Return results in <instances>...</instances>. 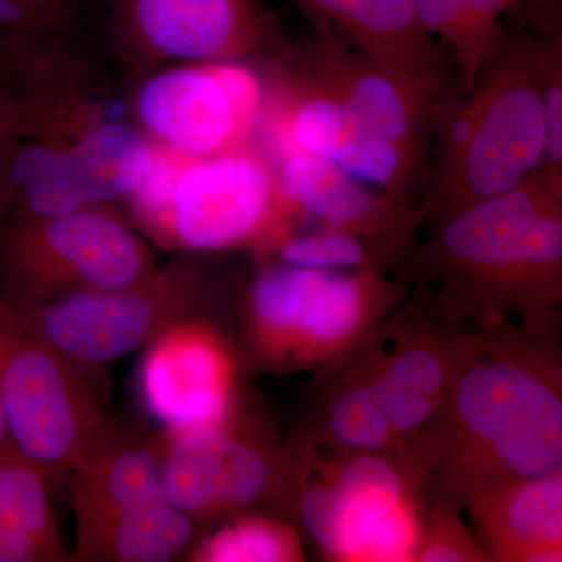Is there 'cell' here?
I'll return each mask as SVG.
<instances>
[{"mask_svg":"<svg viewBox=\"0 0 562 562\" xmlns=\"http://www.w3.org/2000/svg\"><path fill=\"white\" fill-rule=\"evenodd\" d=\"M546 116L530 33L506 25L468 91L452 85L436 109L428 195L446 220L543 169Z\"/></svg>","mask_w":562,"mask_h":562,"instance_id":"6da1fadb","label":"cell"},{"mask_svg":"<svg viewBox=\"0 0 562 562\" xmlns=\"http://www.w3.org/2000/svg\"><path fill=\"white\" fill-rule=\"evenodd\" d=\"M99 387L0 297V409L14 452L58 482L124 439Z\"/></svg>","mask_w":562,"mask_h":562,"instance_id":"7a4b0ae2","label":"cell"},{"mask_svg":"<svg viewBox=\"0 0 562 562\" xmlns=\"http://www.w3.org/2000/svg\"><path fill=\"white\" fill-rule=\"evenodd\" d=\"M155 268L149 246L110 206L0 228V297L16 312L74 292L117 290Z\"/></svg>","mask_w":562,"mask_h":562,"instance_id":"3957f363","label":"cell"},{"mask_svg":"<svg viewBox=\"0 0 562 562\" xmlns=\"http://www.w3.org/2000/svg\"><path fill=\"white\" fill-rule=\"evenodd\" d=\"M202 303L201 276L177 262L117 290L74 292L14 313L29 331L102 386L114 362L177 325L198 321Z\"/></svg>","mask_w":562,"mask_h":562,"instance_id":"277c9868","label":"cell"},{"mask_svg":"<svg viewBox=\"0 0 562 562\" xmlns=\"http://www.w3.org/2000/svg\"><path fill=\"white\" fill-rule=\"evenodd\" d=\"M155 147L139 127L103 121L69 143H29L11 169L14 203L25 220L127 201L154 166Z\"/></svg>","mask_w":562,"mask_h":562,"instance_id":"5b68a950","label":"cell"},{"mask_svg":"<svg viewBox=\"0 0 562 562\" xmlns=\"http://www.w3.org/2000/svg\"><path fill=\"white\" fill-rule=\"evenodd\" d=\"M283 199L276 162L250 143L211 157L184 158L149 235L179 250L228 249L254 238Z\"/></svg>","mask_w":562,"mask_h":562,"instance_id":"8992f818","label":"cell"},{"mask_svg":"<svg viewBox=\"0 0 562 562\" xmlns=\"http://www.w3.org/2000/svg\"><path fill=\"white\" fill-rule=\"evenodd\" d=\"M117 38L154 61L284 57L292 41L265 0H110Z\"/></svg>","mask_w":562,"mask_h":562,"instance_id":"52a82bcc","label":"cell"},{"mask_svg":"<svg viewBox=\"0 0 562 562\" xmlns=\"http://www.w3.org/2000/svg\"><path fill=\"white\" fill-rule=\"evenodd\" d=\"M133 106L157 146L203 158L249 144L262 91L254 74L233 63H183L144 81Z\"/></svg>","mask_w":562,"mask_h":562,"instance_id":"ba28073f","label":"cell"},{"mask_svg":"<svg viewBox=\"0 0 562 562\" xmlns=\"http://www.w3.org/2000/svg\"><path fill=\"white\" fill-rule=\"evenodd\" d=\"M561 203L562 173L542 169L516 190L449 217L439 255L476 277L554 276L562 258Z\"/></svg>","mask_w":562,"mask_h":562,"instance_id":"9c48e42d","label":"cell"},{"mask_svg":"<svg viewBox=\"0 0 562 562\" xmlns=\"http://www.w3.org/2000/svg\"><path fill=\"white\" fill-rule=\"evenodd\" d=\"M272 110V146L280 158L314 155L373 188L408 202L427 190L428 168L419 158L373 132L341 102L281 72Z\"/></svg>","mask_w":562,"mask_h":562,"instance_id":"30bf717a","label":"cell"},{"mask_svg":"<svg viewBox=\"0 0 562 562\" xmlns=\"http://www.w3.org/2000/svg\"><path fill=\"white\" fill-rule=\"evenodd\" d=\"M281 72L341 102L373 132L408 150L430 171L432 128L439 102L392 76L360 52L321 33L292 43Z\"/></svg>","mask_w":562,"mask_h":562,"instance_id":"8fae6325","label":"cell"},{"mask_svg":"<svg viewBox=\"0 0 562 562\" xmlns=\"http://www.w3.org/2000/svg\"><path fill=\"white\" fill-rule=\"evenodd\" d=\"M458 406L471 430L491 442L514 472L536 480L560 471V398L524 369L487 364L469 372Z\"/></svg>","mask_w":562,"mask_h":562,"instance_id":"7c38bea8","label":"cell"},{"mask_svg":"<svg viewBox=\"0 0 562 562\" xmlns=\"http://www.w3.org/2000/svg\"><path fill=\"white\" fill-rule=\"evenodd\" d=\"M313 32L346 44L392 76L441 102L452 88L446 49L417 16L414 0H290Z\"/></svg>","mask_w":562,"mask_h":562,"instance_id":"4fadbf2b","label":"cell"},{"mask_svg":"<svg viewBox=\"0 0 562 562\" xmlns=\"http://www.w3.org/2000/svg\"><path fill=\"white\" fill-rule=\"evenodd\" d=\"M232 366L216 336L199 321L184 322L146 347L139 394L162 431L187 432L225 422Z\"/></svg>","mask_w":562,"mask_h":562,"instance_id":"5bb4252c","label":"cell"},{"mask_svg":"<svg viewBox=\"0 0 562 562\" xmlns=\"http://www.w3.org/2000/svg\"><path fill=\"white\" fill-rule=\"evenodd\" d=\"M155 438L166 497L195 522L250 505L268 487L271 471L265 454L228 431L224 422Z\"/></svg>","mask_w":562,"mask_h":562,"instance_id":"9a60e30c","label":"cell"},{"mask_svg":"<svg viewBox=\"0 0 562 562\" xmlns=\"http://www.w3.org/2000/svg\"><path fill=\"white\" fill-rule=\"evenodd\" d=\"M335 491V524L328 552L350 560L398 561L413 542L402 508V482L379 458L357 460Z\"/></svg>","mask_w":562,"mask_h":562,"instance_id":"2e32d148","label":"cell"},{"mask_svg":"<svg viewBox=\"0 0 562 562\" xmlns=\"http://www.w3.org/2000/svg\"><path fill=\"white\" fill-rule=\"evenodd\" d=\"M251 310L265 330H295L322 341H335L357 325L361 284L341 271L284 265L255 280Z\"/></svg>","mask_w":562,"mask_h":562,"instance_id":"e0dca14e","label":"cell"},{"mask_svg":"<svg viewBox=\"0 0 562 562\" xmlns=\"http://www.w3.org/2000/svg\"><path fill=\"white\" fill-rule=\"evenodd\" d=\"M276 166L284 199L327 228L376 235L409 220L406 202L319 157L292 151Z\"/></svg>","mask_w":562,"mask_h":562,"instance_id":"ac0fdd59","label":"cell"},{"mask_svg":"<svg viewBox=\"0 0 562 562\" xmlns=\"http://www.w3.org/2000/svg\"><path fill=\"white\" fill-rule=\"evenodd\" d=\"M76 531L165 501L157 438L124 439L70 473Z\"/></svg>","mask_w":562,"mask_h":562,"instance_id":"d6986e66","label":"cell"},{"mask_svg":"<svg viewBox=\"0 0 562 562\" xmlns=\"http://www.w3.org/2000/svg\"><path fill=\"white\" fill-rule=\"evenodd\" d=\"M50 475L0 457V562H63L70 552L52 501Z\"/></svg>","mask_w":562,"mask_h":562,"instance_id":"ffe728a7","label":"cell"},{"mask_svg":"<svg viewBox=\"0 0 562 562\" xmlns=\"http://www.w3.org/2000/svg\"><path fill=\"white\" fill-rule=\"evenodd\" d=\"M195 520L168 498L76 531L69 561L171 562L190 554Z\"/></svg>","mask_w":562,"mask_h":562,"instance_id":"44dd1931","label":"cell"},{"mask_svg":"<svg viewBox=\"0 0 562 562\" xmlns=\"http://www.w3.org/2000/svg\"><path fill=\"white\" fill-rule=\"evenodd\" d=\"M414 7L424 27L449 55L454 85L468 91L508 24L487 20L473 0H414Z\"/></svg>","mask_w":562,"mask_h":562,"instance_id":"7402d4cb","label":"cell"},{"mask_svg":"<svg viewBox=\"0 0 562 562\" xmlns=\"http://www.w3.org/2000/svg\"><path fill=\"white\" fill-rule=\"evenodd\" d=\"M442 376L441 362L427 351L403 355L376 384L391 427L412 431L430 419L431 397L441 387Z\"/></svg>","mask_w":562,"mask_h":562,"instance_id":"603a6c76","label":"cell"},{"mask_svg":"<svg viewBox=\"0 0 562 562\" xmlns=\"http://www.w3.org/2000/svg\"><path fill=\"white\" fill-rule=\"evenodd\" d=\"M199 562H280L291 560L292 543L286 532L266 520H243L221 528L192 547Z\"/></svg>","mask_w":562,"mask_h":562,"instance_id":"cb8c5ba5","label":"cell"},{"mask_svg":"<svg viewBox=\"0 0 562 562\" xmlns=\"http://www.w3.org/2000/svg\"><path fill=\"white\" fill-rule=\"evenodd\" d=\"M514 535L528 542H560L562 531V483L557 473L532 480L517 492L508 509Z\"/></svg>","mask_w":562,"mask_h":562,"instance_id":"d4e9b609","label":"cell"},{"mask_svg":"<svg viewBox=\"0 0 562 562\" xmlns=\"http://www.w3.org/2000/svg\"><path fill=\"white\" fill-rule=\"evenodd\" d=\"M331 430L355 449H380L390 435V419L376 386L358 387L342 395L330 414Z\"/></svg>","mask_w":562,"mask_h":562,"instance_id":"484cf974","label":"cell"},{"mask_svg":"<svg viewBox=\"0 0 562 562\" xmlns=\"http://www.w3.org/2000/svg\"><path fill=\"white\" fill-rule=\"evenodd\" d=\"M530 33V32H528ZM532 61L546 116V171L562 173V38L530 33Z\"/></svg>","mask_w":562,"mask_h":562,"instance_id":"4316f807","label":"cell"},{"mask_svg":"<svg viewBox=\"0 0 562 562\" xmlns=\"http://www.w3.org/2000/svg\"><path fill=\"white\" fill-rule=\"evenodd\" d=\"M281 260L292 268L342 271L361 266L366 249L357 236L328 228L327 232L297 236L284 244Z\"/></svg>","mask_w":562,"mask_h":562,"instance_id":"83f0119b","label":"cell"},{"mask_svg":"<svg viewBox=\"0 0 562 562\" xmlns=\"http://www.w3.org/2000/svg\"><path fill=\"white\" fill-rule=\"evenodd\" d=\"M508 22L541 38H562V0H514Z\"/></svg>","mask_w":562,"mask_h":562,"instance_id":"f1b7e54d","label":"cell"},{"mask_svg":"<svg viewBox=\"0 0 562 562\" xmlns=\"http://www.w3.org/2000/svg\"><path fill=\"white\" fill-rule=\"evenodd\" d=\"M14 136L11 135L9 125L0 114V228L7 220V211H9V201H7V162H9V154L11 143Z\"/></svg>","mask_w":562,"mask_h":562,"instance_id":"f546056e","label":"cell"},{"mask_svg":"<svg viewBox=\"0 0 562 562\" xmlns=\"http://www.w3.org/2000/svg\"><path fill=\"white\" fill-rule=\"evenodd\" d=\"M420 560L431 562H454L462 561V558L460 557V553L454 552L452 549H447V547H435V549H430L427 553H424V557H422Z\"/></svg>","mask_w":562,"mask_h":562,"instance_id":"4dcf8cb0","label":"cell"},{"mask_svg":"<svg viewBox=\"0 0 562 562\" xmlns=\"http://www.w3.org/2000/svg\"><path fill=\"white\" fill-rule=\"evenodd\" d=\"M0 457H20V454L14 452L13 443H11L9 432H7L5 422H3L2 416V409H0Z\"/></svg>","mask_w":562,"mask_h":562,"instance_id":"1f68e13d","label":"cell"},{"mask_svg":"<svg viewBox=\"0 0 562 562\" xmlns=\"http://www.w3.org/2000/svg\"><path fill=\"white\" fill-rule=\"evenodd\" d=\"M513 3H514V0H513ZM513 10V9H512Z\"/></svg>","mask_w":562,"mask_h":562,"instance_id":"d6a6232c","label":"cell"}]
</instances>
